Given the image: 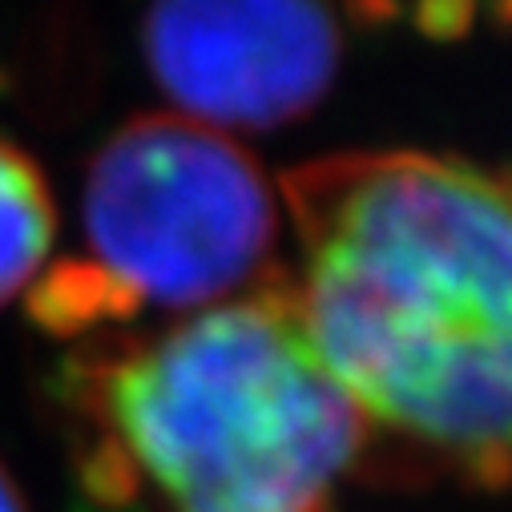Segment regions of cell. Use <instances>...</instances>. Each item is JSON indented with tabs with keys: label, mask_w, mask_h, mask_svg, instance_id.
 <instances>
[{
	"label": "cell",
	"mask_w": 512,
	"mask_h": 512,
	"mask_svg": "<svg viewBox=\"0 0 512 512\" xmlns=\"http://www.w3.org/2000/svg\"><path fill=\"white\" fill-rule=\"evenodd\" d=\"M0 512H29L25 496H21V488H17V480L9 476L5 464H0Z\"/></svg>",
	"instance_id": "obj_6"
},
{
	"label": "cell",
	"mask_w": 512,
	"mask_h": 512,
	"mask_svg": "<svg viewBox=\"0 0 512 512\" xmlns=\"http://www.w3.org/2000/svg\"><path fill=\"white\" fill-rule=\"evenodd\" d=\"M142 49L182 117L250 134L323 101L343 61V29L303 0H178L146 13Z\"/></svg>",
	"instance_id": "obj_4"
},
{
	"label": "cell",
	"mask_w": 512,
	"mask_h": 512,
	"mask_svg": "<svg viewBox=\"0 0 512 512\" xmlns=\"http://www.w3.org/2000/svg\"><path fill=\"white\" fill-rule=\"evenodd\" d=\"M57 238V206L41 166L0 138V307L29 291Z\"/></svg>",
	"instance_id": "obj_5"
},
{
	"label": "cell",
	"mask_w": 512,
	"mask_h": 512,
	"mask_svg": "<svg viewBox=\"0 0 512 512\" xmlns=\"http://www.w3.org/2000/svg\"><path fill=\"white\" fill-rule=\"evenodd\" d=\"M73 460L105 508L331 512L367 428L315 355L287 271L61 371Z\"/></svg>",
	"instance_id": "obj_2"
},
{
	"label": "cell",
	"mask_w": 512,
	"mask_h": 512,
	"mask_svg": "<svg viewBox=\"0 0 512 512\" xmlns=\"http://www.w3.org/2000/svg\"><path fill=\"white\" fill-rule=\"evenodd\" d=\"M303 331L404 476L508 480L512 218L504 174L420 150L315 158L283 178ZM379 464V468H383Z\"/></svg>",
	"instance_id": "obj_1"
},
{
	"label": "cell",
	"mask_w": 512,
	"mask_h": 512,
	"mask_svg": "<svg viewBox=\"0 0 512 512\" xmlns=\"http://www.w3.org/2000/svg\"><path fill=\"white\" fill-rule=\"evenodd\" d=\"M81 230L85 254L45 271L29 299L53 335L146 307L206 311L279 271L271 178L230 134L182 113H142L93 154Z\"/></svg>",
	"instance_id": "obj_3"
}]
</instances>
